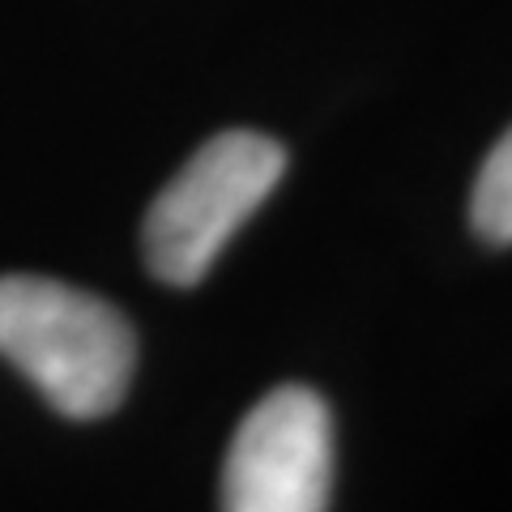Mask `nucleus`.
Returning <instances> with one entry per match:
<instances>
[{
    "label": "nucleus",
    "mask_w": 512,
    "mask_h": 512,
    "mask_svg": "<svg viewBox=\"0 0 512 512\" xmlns=\"http://www.w3.org/2000/svg\"><path fill=\"white\" fill-rule=\"evenodd\" d=\"M0 355L64 419L111 414L133 380L137 333L120 308L82 286L9 274L0 278Z\"/></svg>",
    "instance_id": "1"
},
{
    "label": "nucleus",
    "mask_w": 512,
    "mask_h": 512,
    "mask_svg": "<svg viewBox=\"0 0 512 512\" xmlns=\"http://www.w3.org/2000/svg\"><path fill=\"white\" fill-rule=\"evenodd\" d=\"M282 171L286 150L274 137L252 128L210 137L175 171V180L158 192L146 214L141 252L150 274L180 291L197 286L231 244V235L278 188Z\"/></svg>",
    "instance_id": "2"
},
{
    "label": "nucleus",
    "mask_w": 512,
    "mask_h": 512,
    "mask_svg": "<svg viewBox=\"0 0 512 512\" xmlns=\"http://www.w3.org/2000/svg\"><path fill=\"white\" fill-rule=\"evenodd\" d=\"M333 419L320 393L282 384L235 427L222 466V512H329Z\"/></svg>",
    "instance_id": "3"
},
{
    "label": "nucleus",
    "mask_w": 512,
    "mask_h": 512,
    "mask_svg": "<svg viewBox=\"0 0 512 512\" xmlns=\"http://www.w3.org/2000/svg\"><path fill=\"white\" fill-rule=\"evenodd\" d=\"M470 222L487 244H512V128L495 141L474 180Z\"/></svg>",
    "instance_id": "4"
}]
</instances>
